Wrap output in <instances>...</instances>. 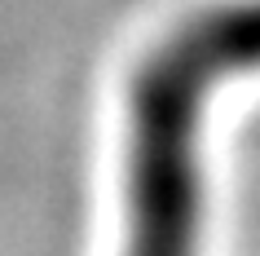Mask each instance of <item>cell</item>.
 Listing matches in <instances>:
<instances>
[{
	"label": "cell",
	"mask_w": 260,
	"mask_h": 256,
	"mask_svg": "<svg viewBox=\"0 0 260 256\" xmlns=\"http://www.w3.org/2000/svg\"><path fill=\"white\" fill-rule=\"evenodd\" d=\"M243 71H260V0L194 9L141 58L128 84L123 256H199L207 89Z\"/></svg>",
	"instance_id": "cell-1"
}]
</instances>
